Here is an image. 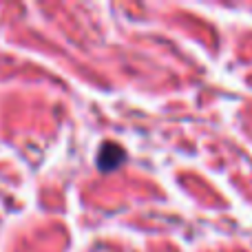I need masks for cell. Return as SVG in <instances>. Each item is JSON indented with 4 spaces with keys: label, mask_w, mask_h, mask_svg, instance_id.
Wrapping results in <instances>:
<instances>
[{
    "label": "cell",
    "mask_w": 252,
    "mask_h": 252,
    "mask_svg": "<svg viewBox=\"0 0 252 252\" xmlns=\"http://www.w3.org/2000/svg\"><path fill=\"white\" fill-rule=\"evenodd\" d=\"M124 148L118 144H104L97 153V166L100 170H115L118 166L124 164Z\"/></svg>",
    "instance_id": "1"
}]
</instances>
